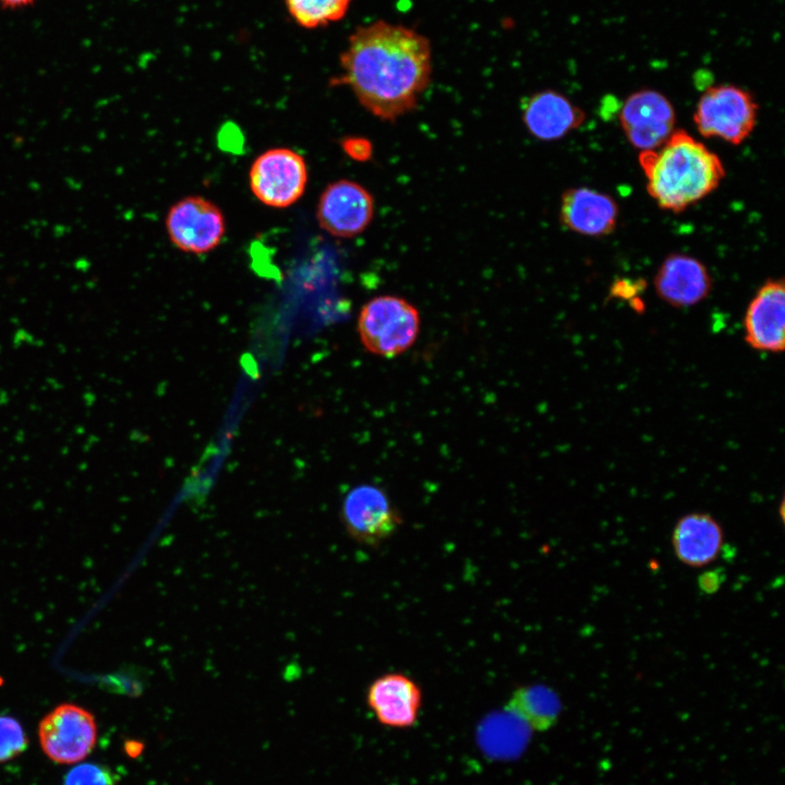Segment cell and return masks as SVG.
<instances>
[{
  "instance_id": "1",
  "label": "cell",
  "mask_w": 785,
  "mask_h": 785,
  "mask_svg": "<svg viewBox=\"0 0 785 785\" xmlns=\"http://www.w3.org/2000/svg\"><path fill=\"white\" fill-rule=\"evenodd\" d=\"M348 85L373 116L395 121L413 110L432 74L428 39L412 28L386 21L359 26L340 55Z\"/></svg>"
},
{
  "instance_id": "2",
  "label": "cell",
  "mask_w": 785,
  "mask_h": 785,
  "mask_svg": "<svg viewBox=\"0 0 785 785\" xmlns=\"http://www.w3.org/2000/svg\"><path fill=\"white\" fill-rule=\"evenodd\" d=\"M639 164L650 196L674 213L708 196L725 177L718 156L685 130H675L654 149L641 150Z\"/></svg>"
},
{
  "instance_id": "3",
  "label": "cell",
  "mask_w": 785,
  "mask_h": 785,
  "mask_svg": "<svg viewBox=\"0 0 785 785\" xmlns=\"http://www.w3.org/2000/svg\"><path fill=\"white\" fill-rule=\"evenodd\" d=\"M418 309L397 295H378L367 301L358 317V333L372 354L392 358L406 352L420 331Z\"/></svg>"
},
{
  "instance_id": "4",
  "label": "cell",
  "mask_w": 785,
  "mask_h": 785,
  "mask_svg": "<svg viewBox=\"0 0 785 785\" xmlns=\"http://www.w3.org/2000/svg\"><path fill=\"white\" fill-rule=\"evenodd\" d=\"M758 104L746 89L722 84L706 88L701 95L693 122L703 137H718L741 144L753 131Z\"/></svg>"
},
{
  "instance_id": "5",
  "label": "cell",
  "mask_w": 785,
  "mask_h": 785,
  "mask_svg": "<svg viewBox=\"0 0 785 785\" xmlns=\"http://www.w3.org/2000/svg\"><path fill=\"white\" fill-rule=\"evenodd\" d=\"M249 183L254 196L274 208H286L303 195L307 183V166L297 152L271 148L253 161Z\"/></svg>"
},
{
  "instance_id": "6",
  "label": "cell",
  "mask_w": 785,
  "mask_h": 785,
  "mask_svg": "<svg viewBox=\"0 0 785 785\" xmlns=\"http://www.w3.org/2000/svg\"><path fill=\"white\" fill-rule=\"evenodd\" d=\"M38 738L44 753L53 762L72 764L85 759L97 740L94 715L86 709L62 703L39 723Z\"/></svg>"
},
{
  "instance_id": "7",
  "label": "cell",
  "mask_w": 785,
  "mask_h": 785,
  "mask_svg": "<svg viewBox=\"0 0 785 785\" xmlns=\"http://www.w3.org/2000/svg\"><path fill=\"white\" fill-rule=\"evenodd\" d=\"M341 521L358 543L378 546L401 526V516L384 490L372 484L351 488L341 506Z\"/></svg>"
},
{
  "instance_id": "8",
  "label": "cell",
  "mask_w": 785,
  "mask_h": 785,
  "mask_svg": "<svg viewBox=\"0 0 785 785\" xmlns=\"http://www.w3.org/2000/svg\"><path fill=\"white\" fill-rule=\"evenodd\" d=\"M171 243L191 254H203L221 242L226 221L220 208L203 196H186L174 203L166 216Z\"/></svg>"
},
{
  "instance_id": "9",
  "label": "cell",
  "mask_w": 785,
  "mask_h": 785,
  "mask_svg": "<svg viewBox=\"0 0 785 785\" xmlns=\"http://www.w3.org/2000/svg\"><path fill=\"white\" fill-rule=\"evenodd\" d=\"M374 216V198L361 184L338 180L322 192L316 218L319 227L337 238H352L362 233Z\"/></svg>"
},
{
  "instance_id": "10",
  "label": "cell",
  "mask_w": 785,
  "mask_h": 785,
  "mask_svg": "<svg viewBox=\"0 0 785 785\" xmlns=\"http://www.w3.org/2000/svg\"><path fill=\"white\" fill-rule=\"evenodd\" d=\"M675 120L671 101L653 89L632 93L619 110L620 126L629 143L640 152L662 145L675 131Z\"/></svg>"
},
{
  "instance_id": "11",
  "label": "cell",
  "mask_w": 785,
  "mask_h": 785,
  "mask_svg": "<svg viewBox=\"0 0 785 785\" xmlns=\"http://www.w3.org/2000/svg\"><path fill=\"white\" fill-rule=\"evenodd\" d=\"M365 700L381 725L407 729L418 723L423 695L411 677L402 673H387L369 685Z\"/></svg>"
},
{
  "instance_id": "12",
  "label": "cell",
  "mask_w": 785,
  "mask_h": 785,
  "mask_svg": "<svg viewBox=\"0 0 785 785\" xmlns=\"http://www.w3.org/2000/svg\"><path fill=\"white\" fill-rule=\"evenodd\" d=\"M745 340L756 350L782 352L785 347V286L766 280L750 301L744 318Z\"/></svg>"
},
{
  "instance_id": "13",
  "label": "cell",
  "mask_w": 785,
  "mask_h": 785,
  "mask_svg": "<svg viewBox=\"0 0 785 785\" xmlns=\"http://www.w3.org/2000/svg\"><path fill=\"white\" fill-rule=\"evenodd\" d=\"M656 294L674 307H689L705 299L712 280L705 265L686 254H671L654 277Z\"/></svg>"
},
{
  "instance_id": "14",
  "label": "cell",
  "mask_w": 785,
  "mask_h": 785,
  "mask_svg": "<svg viewBox=\"0 0 785 785\" xmlns=\"http://www.w3.org/2000/svg\"><path fill=\"white\" fill-rule=\"evenodd\" d=\"M521 117L528 132L541 141H556L578 129L585 114L563 94L546 89L534 93L521 105Z\"/></svg>"
},
{
  "instance_id": "15",
  "label": "cell",
  "mask_w": 785,
  "mask_h": 785,
  "mask_svg": "<svg viewBox=\"0 0 785 785\" xmlns=\"http://www.w3.org/2000/svg\"><path fill=\"white\" fill-rule=\"evenodd\" d=\"M618 219L616 201L590 188L566 190L560 200L559 220L570 231L602 237L614 231Z\"/></svg>"
},
{
  "instance_id": "16",
  "label": "cell",
  "mask_w": 785,
  "mask_h": 785,
  "mask_svg": "<svg viewBox=\"0 0 785 785\" xmlns=\"http://www.w3.org/2000/svg\"><path fill=\"white\" fill-rule=\"evenodd\" d=\"M721 524L709 514L692 512L681 517L672 535L677 558L690 567H703L716 559L723 546Z\"/></svg>"
},
{
  "instance_id": "17",
  "label": "cell",
  "mask_w": 785,
  "mask_h": 785,
  "mask_svg": "<svg viewBox=\"0 0 785 785\" xmlns=\"http://www.w3.org/2000/svg\"><path fill=\"white\" fill-rule=\"evenodd\" d=\"M507 709L530 728L545 732L557 723L561 703L553 689L544 685H527L512 691Z\"/></svg>"
},
{
  "instance_id": "18",
  "label": "cell",
  "mask_w": 785,
  "mask_h": 785,
  "mask_svg": "<svg viewBox=\"0 0 785 785\" xmlns=\"http://www.w3.org/2000/svg\"><path fill=\"white\" fill-rule=\"evenodd\" d=\"M291 19L299 26L314 29L340 21L352 0H283Z\"/></svg>"
},
{
  "instance_id": "19",
  "label": "cell",
  "mask_w": 785,
  "mask_h": 785,
  "mask_svg": "<svg viewBox=\"0 0 785 785\" xmlns=\"http://www.w3.org/2000/svg\"><path fill=\"white\" fill-rule=\"evenodd\" d=\"M28 740L21 723L10 715H0V763L24 752Z\"/></svg>"
},
{
  "instance_id": "20",
  "label": "cell",
  "mask_w": 785,
  "mask_h": 785,
  "mask_svg": "<svg viewBox=\"0 0 785 785\" xmlns=\"http://www.w3.org/2000/svg\"><path fill=\"white\" fill-rule=\"evenodd\" d=\"M112 771L99 763H81L68 771L63 785H116Z\"/></svg>"
},
{
  "instance_id": "21",
  "label": "cell",
  "mask_w": 785,
  "mask_h": 785,
  "mask_svg": "<svg viewBox=\"0 0 785 785\" xmlns=\"http://www.w3.org/2000/svg\"><path fill=\"white\" fill-rule=\"evenodd\" d=\"M343 152L352 159L365 161L372 155V145L366 138L346 137L341 141Z\"/></svg>"
},
{
  "instance_id": "22",
  "label": "cell",
  "mask_w": 785,
  "mask_h": 785,
  "mask_svg": "<svg viewBox=\"0 0 785 785\" xmlns=\"http://www.w3.org/2000/svg\"><path fill=\"white\" fill-rule=\"evenodd\" d=\"M644 281L641 279H619L611 288V295L623 299H633L643 288Z\"/></svg>"
},
{
  "instance_id": "23",
  "label": "cell",
  "mask_w": 785,
  "mask_h": 785,
  "mask_svg": "<svg viewBox=\"0 0 785 785\" xmlns=\"http://www.w3.org/2000/svg\"><path fill=\"white\" fill-rule=\"evenodd\" d=\"M723 580L724 573L721 570H710L699 577L698 583L704 593L712 594L720 589Z\"/></svg>"
},
{
  "instance_id": "24",
  "label": "cell",
  "mask_w": 785,
  "mask_h": 785,
  "mask_svg": "<svg viewBox=\"0 0 785 785\" xmlns=\"http://www.w3.org/2000/svg\"><path fill=\"white\" fill-rule=\"evenodd\" d=\"M35 0H0L3 8L19 9L32 4Z\"/></svg>"
}]
</instances>
